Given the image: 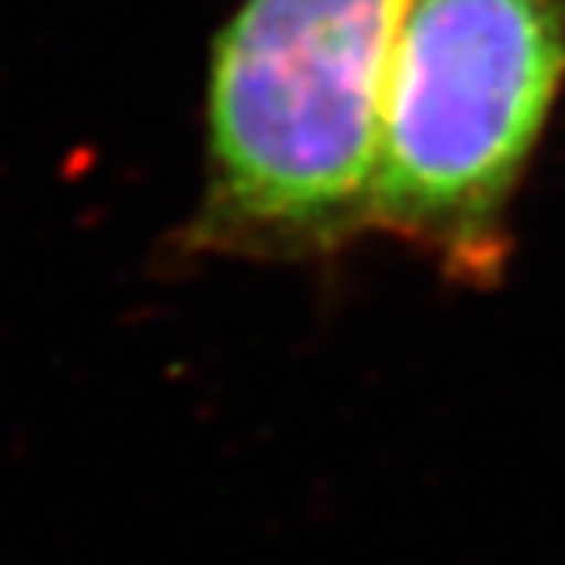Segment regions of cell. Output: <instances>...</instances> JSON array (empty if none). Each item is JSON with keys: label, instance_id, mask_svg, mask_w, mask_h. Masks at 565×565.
I'll return each instance as SVG.
<instances>
[{"label": "cell", "instance_id": "6da1fadb", "mask_svg": "<svg viewBox=\"0 0 565 565\" xmlns=\"http://www.w3.org/2000/svg\"><path fill=\"white\" fill-rule=\"evenodd\" d=\"M408 0H243L206 82L180 257L309 265L371 239L382 104Z\"/></svg>", "mask_w": 565, "mask_h": 565}, {"label": "cell", "instance_id": "7a4b0ae2", "mask_svg": "<svg viewBox=\"0 0 565 565\" xmlns=\"http://www.w3.org/2000/svg\"><path fill=\"white\" fill-rule=\"evenodd\" d=\"M565 88V0H408L393 49L371 235L489 290Z\"/></svg>", "mask_w": 565, "mask_h": 565}]
</instances>
